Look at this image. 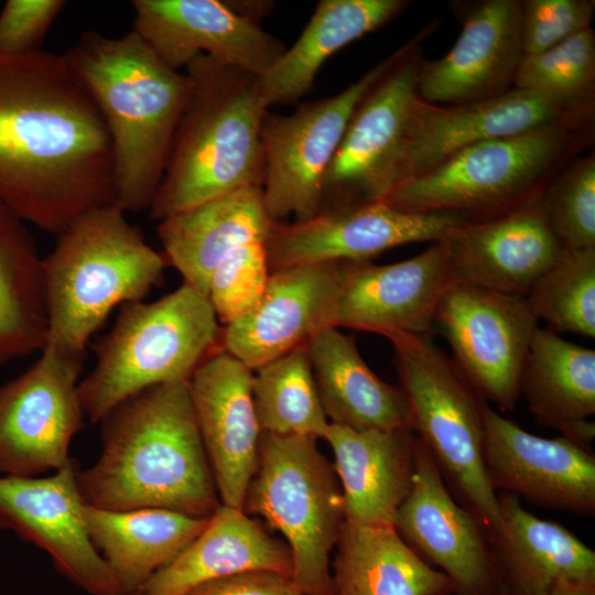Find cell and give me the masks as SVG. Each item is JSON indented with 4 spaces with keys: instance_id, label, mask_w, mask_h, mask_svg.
<instances>
[{
    "instance_id": "cell-1",
    "label": "cell",
    "mask_w": 595,
    "mask_h": 595,
    "mask_svg": "<svg viewBox=\"0 0 595 595\" xmlns=\"http://www.w3.org/2000/svg\"><path fill=\"white\" fill-rule=\"evenodd\" d=\"M0 203L54 235L116 204L106 122L64 54H0Z\"/></svg>"
},
{
    "instance_id": "cell-2",
    "label": "cell",
    "mask_w": 595,
    "mask_h": 595,
    "mask_svg": "<svg viewBox=\"0 0 595 595\" xmlns=\"http://www.w3.org/2000/svg\"><path fill=\"white\" fill-rule=\"evenodd\" d=\"M98 423L100 455L76 475L86 505L162 508L204 519L220 506L187 381L147 388Z\"/></svg>"
},
{
    "instance_id": "cell-3",
    "label": "cell",
    "mask_w": 595,
    "mask_h": 595,
    "mask_svg": "<svg viewBox=\"0 0 595 595\" xmlns=\"http://www.w3.org/2000/svg\"><path fill=\"white\" fill-rule=\"evenodd\" d=\"M64 55L106 122L116 204L149 209L190 97L188 76L167 67L133 30L120 37L83 32Z\"/></svg>"
},
{
    "instance_id": "cell-4",
    "label": "cell",
    "mask_w": 595,
    "mask_h": 595,
    "mask_svg": "<svg viewBox=\"0 0 595 595\" xmlns=\"http://www.w3.org/2000/svg\"><path fill=\"white\" fill-rule=\"evenodd\" d=\"M190 97L150 206L162 220L245 187H261L268 107L258 76L201 54L186 65Z\"/></svg>"
},
{
    "instance_id": "cell-5",
    "label": "cell",
    "mask_w": 595,
    "mask_h": 595,
    "mask_svg": "<svg viewBox=\"0 0 595 595\" xmlns=\"http://www.w3.org/2000/svg\"><path fill=\"white\" fill-rule=\"evenodd\" d=\"M125 213L117 204L88 210L43 258L45 346L79 364L110 311L141 301L167 264Z\"/></svg>"
},
{
    "instance_id": "cell-6",
    "label": "cell",
    "mask_w": 595,
    "mask_h": 595,
    "mask_svg": "<svg viewBox=\"0 0 595 595\" xmlns=\"http://www.w3.org/2000/svg\"><path fill=\"white\" fill-rule=\"evenodd\" d=\"M594 118H576L482 141L397 185L383 199L409 213H451L467 221L501 216L538 199L593 138Z\"/></svg>"
},
{
    "instance_id": "cell-7",
    "label": "cell",
    "mask_w": 595,
    "mask_h": 595,
    "mask_svg": "<svg viewBox=\"0 0 595 595\" xmlns=\"http://www.w3.org/2000/svg\"><path fill=\"white\" fill-rule=\"evenodd\" d=\"M220 332L208 299L184 283L158 301L122 304L112 328L93 345L95 368L78 382L84 414L98 423L147 388L188 381Z\"/></svg>"
},
{
    "instance_id": "cell-8",
    "label": "cell",
    "mask_w": 595,
    "mask_h": 595,
    "mask_svg": "<svg viewBox=\"0 0 595 595\" xmlns=\"http://www.w3.org/2000/svg\"><path fill=\"white\" fill-rule=\"evenodd\" d=\"M316 440L261 432L242 510L284 538L302 595H334L329 555L345 521L344 500L334 467Z\"/></svg>"
},
{
    "instance_id": "cell-9",
    "label": "cell",
    "mask_w": 595,
    "mask_h": 595,
    "mask_svg": "<svg viewBox=\"0 0 595 595\" xmlns=\"http://www.w3.org/2000/svg\"><path fill=\"white\" fill-rule=\"evenodd\" d=\"M393 364L412 429L487 533L499 528L498 498L484 461L482 401L431 334L393 333Z\"/></svg>"
},
{
    "instance_id": "cell-10",
    "label": "cell",
    "mask_w": 595,
    "mask_h": 595,
    "mask_svg": "<svg viewBox=\"0 0 595 595\" xmlns=\"http://www.w3.org/2000/svg\"><path fill=\"white\" fill-rule=\"evenodd\" d=\"M436 24L430 23L402 46L355 109L325 174L320 212L383 201L391 192L396 163L420 97L421 43Z\"/></svg>"
},
{
    "instance_id": "cell-11",
    "label": "cell",
    "mask_w": 595,
    "mask_h": 595,
    "mask_svg": "<svg viewBox=\"0 0 595 595\" xmlns=\"http://www.w3.org/2000/svg\"><path fill=\"white\" fill-rule=\"evenodd\" d=\"M401 51L402 46L333 97L303 104L286 116L266 113L262 194L275 223L289 216L304 221L320 212L325 174L355 109Z\"/></svg>"
},
{
    "instance_id": "cell-12",
    "label": "cell",
    "mask_w": 595,
    "mask_h": 595,
    "mask_svg": "<svg viewBox=\"0 0 595 595\" xmlns=\"http://www.w3.org/2000/svg\"><path fill=\"white\" fill-rule=\"evenodd\" d=\"M539 321L524 296L456 280L436 309L434 325L452 361L484 401L512 411L522 367Z\"/></svg>"
},
{
    "instance_id": "cell-13",
    "label": "cell",
    "mask_w": 595,
    "mask_h": 595,
    "mask_svg": "<svg viewBox=\"0 0 595 595\" xmlns=\"http://www.w3.org/2000/svg\"><path fill=\"white\" fill-rule=\"evenodd\" d=\"M41 351L0 386V475L34 477L65 467L84 426L77 381L83 364L46 346Z\"/></svg>"
},
{
    "instance_id": "cell-14",
    "label": "cell",
    "mask_w": 595,
    "mask_h": 595,
    "mask_svg": "<svg viewBox=\"0 0 595 595\" xmlns=\"http://www.w3.org/2000/svg\"><path fill=\"white\" fill-rule=\"evenodd\" d=\"M467 220L451 213H409L383 201L277 223L264 246L270 272L314 263L369 261L407 244L440 241Z\"/></svg>"
},
{
    "instance_id": "cell-15",
    "label": "cell",
    "mask_w": 595,
    "mask_h": 595,
    "mask_svg": "<svg viewBox=\"0 0 595 595\" xmlns=\"http://www.w3.org/2000/svg\"><path fill=\"white\" fill-rule=\"evenodd\" d=\"M72 461L48 476L0 475V528L46 552L89 595H125L91 542Z\"/></svg>"
},
{
    "instance_id": "cell-16",
    "label": "cell",
    "mask_w": 595,
    "mask_h": 595,
    "mask_svg": "<svg viewBox=\"0 0 595 595\" xmlns=\"http://www.w3.org/2000/svg\"><path fill=\"white\" fill-rule=\"evenodd\" d=\"M484 461L489 483L537 506L592 517L595 455L563 435L531 434L482 401Z\"/></svg>"
},
{
    "instance_id": "cell-17",
    "label": "cell",
    "mask_w": 595,
    "mask_h": 595,
    "mask_svg": "<svg viewBox=\"0 0 595 595\" xmlns=\"http://www.w3.org/2000/svg\"><path fill=\"white\" fill-rule=\"evenodd\" d=\"M393 528L418 554L442 569L456 595L502 592L485 527L453 499L420 437L412 487L398 508Z\"/></svg>"
},
{
    "instance_id": "cell-18",
    "label": "cell",
    "mask_w": 595,
    "mask_h": 595,
    "mask_svg": "<svg viewBox=\"0 0 595 595\" xmlns=\"http://www.w3.org/2000/svg\"><path fill=\"white\" fill-rule=\"evenodd\" d=\"M132 7L133 31L174 71L205 54L261 77L286 48L227 1L134 0Z\"/></svg>"
},
{
    "instance_id": "cell-19",
    "label": "cell",
    "mask_w": 595,
    "mask_h": 595,
    "mask_svg": "<svg viewBox=\"0 0 595 595\" xmlns=\"http://www.w3.org/2000/svg\"><path fill=\"white\" fill-rule=\"evenodd\" d=\"M456 281L442 240L400 262L351 261L331 325L381 334H431L436 309Z\"/></svg>"
},
{
    "instance_id": "cell-20",
    "label": "cell",
    "mask_w": 595,
    "mask_h": 595,
    "mask_svg": "<svg viewBox=\"0 0 595 595\" xmlns=\"http://www.w3.org/2000/svg\"><path fill=\"white\" fill-rule=\"evenodd\" d=\"M351 261L298 266L270 273L257 306L220 332V348L255 371L306 345L325 327Z\"/></svg>"
},
{
    "instance_id": "cell-21",
    "label": "cell",
    "mask_w": 595,
    "mask_h": 595,
    "mask_svg": "<svg viewBox=\"0 0 595 595\" xmlns=\"http://www.w3.org/2000/svg\"><path fill=\"white\" fill-rule=\"evenodd\" d=\"M252 375L220 348L213 350L187 381L220 504L237 509H242L255 474L261 436Z\"/></svg>"
},
{
    "instance_id": "cell-22",
    "label": "cell",
    "mask_w": 595,
    "mask_h": 595,
    "mask_svg": "<svg viewBox=\"0 0 595 595\" xmlns=\"http://www.w3.org/2000/svg\"><path fill=\"white\" fill-rule=\"evenodd\" d=\"M463 29L441 58L422 61L418 94L439 106L475 104L511 89L523 57L521 1L485 0L463 12Z\"/></svg>"
},
{
    "instance_id": "cell-23",
    "label": "cell",
    "mask_w": 595,
    "mask_h": 595,
    "mask_svg": "<svg viewBox=\"0 0 595 595\" xmlns=\"http://www.w3.org/2000/svg\"><path fill=\"white\" fill-rule=\"evenodd\" d=\"M576 118L594 115L571 111L540 94L519 88L461 106L433 105L419 97L396 163L392 190L475 143Z\"/></svg>"
},
{
    "instance_id": "cell-24",
    "label": "cell",
    "mask_w": 595,
    "mask_h": 595,
    "mask_svg": "<svg viewBox=\"0 0 595 595\" xmlns=\"http://www.w3.org/2000/svg\"><path fill=\"white\" fill-rule=\"evenodd\" d=\"M442 241L456 280L521 296L564 250L540 197L495 218L466 221Z\"/></svg>"
},
{
    "instance_id": "cell-25",
    "label": "cell",
    "mask_w": 595,
    "mask_h": 595,
    "mask_svg": "<svg viewBox=\"0 0 595 595\" xmlns=\"http://www.w3.org/2000/svg\"><path fill=\"white\" fill-rule=\"evenodd\" d=\"M323 439L334 454L345 520L393 527L413 483L419 443L414 430L356 431L329 423Z\"/></svg>"
},
{
    "instance_id": "cell-26",
    "label": "cell",
    "mask_w": 595,
    "mask_h": 595,
    "mask_svg": "<svg viewBox=\"0 0 595 595\" xmlns=\"http://www.w3.org/2000/svg\"><path fill=\"white\" fill-rule=\"evenodd\" d=\"M497 498L500 523L488 541L506 595H548L561 580L595 577V552L574 533L536 517L515 495Z\"/></svg>"
},
{
    "instance_id": "cell-27",
    "label": "cell",
    "mask_w": 595,
    "mask_h": 595,
    "mask_svg": "<svg viewBox=\"0 0 595 595\" xmlns=\"http://www.w3.org/2000/svg\"><path fill=\"white\" fill-rule=\"evenodd\" d=\"M277 223L270 217L261 187H245L212 198L159 221L158 236L166 263L184 284L207 298L209 278L232 249L266 242Z\"/></svg>"
},
{
    "instance_id": "cell-28",
    "label": "cell",
    "mask_w": 595,
    "mask_h": 595,
    "mask_svg": "<svg viewBox=\"0 0 595 595\" xmlns=\"http://www.w3.org/2000/svg\"><path fill=\"white\" fill-rule=\"evenodd\" d=\"M250 571L292 576L290 550L242 509L220 504L201 533L133 595H185L201 584Z\"/></svg>"
},
{
    "instance_id": "cell-29",
    "label": "cell",
    "mask_w": 595,
    "mask_h": 595,
    "mask_svg": "<svg viewBox=\"0 0 595 595\" xmlns=\"http://www.w3.org/2000/svg\"><path fill=\"white\" fill-rule=\"evenodd\" d=\"M306 347L329 423L356 431L412 428L401 387L383 381L368 367L354 337L328 326Z\"/></svg>"
},
{
    "instance_id": "cell-30",
    "label": "cell",
    "mask_w": 595,
    "mask_h": 595,
    "mask_svg": "<svg viewBox=\"0 0 595 595\" xmlns=\"http://www.w3.org/2000/svg\"><path fill=\"white\" fill-rule=\"evenodd\" d=\"M529 412L584 446L595 437V350L538 327L519 382Z\"/></svg>"
},
{
    "instance_id": "cell-31",
    "label": "cell",
    "mask_w": 595,
    "mask_h": 595,
    "mask_svg": "<svg viewBox=\"0 0 595 595\" xmlns=\"http://www.w3.org/2000/svg\"><path fill=\"white\" fill-rule=\"evenodd\" d=\"M89 538L125 595H133L204 529L208 518L162 508L112 511L84 505Z\"/></svg>"
},
{
    "instance_id": "cell-32",
    "label": "cell",
    "mask_w": 595,
    "mask_h": 595,
    "mask_svg": "<svg viewBox=\"0 0 595 595\" xmlns=\"http://www.w3.org/2000/svg\"><path fill=\"white\" fill-rule=\"evenodd\" d=\"M332 573L334 595H456L393 527L344 521Z\"/></svg>"
},
{
    "instance_id": "cell-33",
    "label": "cell",
    "mask_w": 595,
    "mask_h": 595,
    "mask_svg": "<svg viewBox=\"0 0 595 595\" xmlns=\"http://www.w3.org/2000/svg\"><path fill=\"white\" fill-rule=\"evenodd\" d=\"M405 6L403 0L320 1L294 44L259 77L266 106L304 97L328 57L396 18Z\"/></svg>"
},
{
    "instance_id": "cell-34",
    "label": "cell",
    "mask_w": 595,
    "mask_h": 595,
    "mask_svg": "<svg viewBox=\"0 0 595 595\" xmlns=\"http://www.w3.org/2000/svg\"><path fill=\"white\" fill-rule=\"evenodd\" d=\"M46 335L43 259L24 221L0 203V367L42 350Z\"/></svg>"
},
{
    "instance_id": "cell-35",
    "label": "cell",
    "mask_w": 595,
    "mask_h": 595,
    "mask_svg": "<svg viewBox=\"0 0 595 595\" xmlns=\"http://www.w3.org/2000/svg\"><path fill=\"white\" fill-rule=\"evenodd\" d=\"M252 399L261 432L323 439L329 424L306 345L256 369Z\"/></svg>"
},
{
    "instance_id": "cell-36",
    "label": "cell",
    "mask_w": 595,
    "mask_h": 595,
    "mask_svg": "<svg viewBox=\"0 0 595 595\" xmlns=\"http://www.w3.org/2000/svg\"><path fill=\"white\" fill-rule=\"evenodd\" d=\"M513 88L540 94L574 112L594 115L593 29H585L543 52L523 55Z\"/></svg>"
},
{
    "instance_id": "cell-37",
    "label": "cell",
    "mask_w": 595,
    "mask_h": 595,
    "mask_svg": "<svg viewBox=\"0 0 595 595\" xmlns=\"http://www.w3.org/2000/svg\"><path fill=\"white\" fill-rule=\"evenodd\" d=\"M554 333L595 337V248L563 250L524 296Z\"/></svg>"
},
{
    "instance_id": "cell-38",
    "label": "cell",
    "mask_w": 595,
    "mask_h": 595,
    "mask_svg": "<svg viewBox=\"0 0 595 595\" xmlns=\"http://www.w3.org/2000/svg\"><path fill=\"white\" fill-rule=\"evenodd\" d=\"M540 202L549 225L570 250L595 248V155L576 158L543 190Z\"/></svg>"
},
{
    "instance_id": "cell-39",
    "label": "cell",
    "mask_w": 595,
    "mask_h": 595,
    "mask_svg": "<svg viewBox=\"0 0 595 595\" xmlns=\"http://www.w3.org/2000/svg\"><path fill=\"white\" fill-rule=\"evenodd\" d=\"M264 244L252 241L238 246L214 269L207 299L219 323L228 325L239 320L261 300L271 273Z\"/></svg>"
},
{
    "instance_id": "cell-40",
    "label": "cell",
    "mask_w": 595,
    "mask_h": 595,
    "mask_svg": "<svg viewBox=\"0 0 595 595\" xmlns=\"http://www.w3.org/2000/svg\"><path fill=\"white\" fill-rule=\"evenodd\" d=\"M594 3L589 0L521 1L523 54L543 52L591 28Z\"/></svg>"
},
{
    "instance_id": "cell-41",
    "label": "cell",
    "mask_w": 595,
    "mask_h": 595,
    "mask_svg": "<svg viewBox=\"0 0 595 595\" xmlns=\"http://www.w3.org/2000/svg\"><path fill=\"white\" fill-rule=\"evenodd\" d=\"M67 6L64 0H8L0 12V54L24 56L41 45L55 19Z\"/></svg>"
},
{
    "instance_id": "cell-42",
    "label": "cell",
    "mask_w": 595,
    "mask_h": 595,
    "mask_svg": "<svg viewBox=\"0 0 595 595\" xmlns=\"http://www.w3.org/2000/svg\"><path fill=\"white\" fill-rule=\"evenodd\" d=\"M185 595H302L292 576L250 571L201 584Z\"/></svg>"
},
{
    "instance_id": "cell-43",
    "label": "cell",
    "mask_w": 595,
    "mask_h": 595,
    "mask_svg": "<svg viewBox=\"0 0 595 595\" xmlns=\"http://www.w3.org/2000/svg\"><path fill=\"white\" fill-rule=\"evenodd\" d=\"M548 595H595V577L561 580Z\"/></svg>"
},
{
    "instance_id": "cell-44",
    "label": "cell",
    "mask_w": 595,
    "mask_h": 595,
    "mask_svg": "<svg viewBox=\"0 0 595 595\" xmlns=\"http://www.w3.org/2000/svg\"><path fill=\"white\" fill-rule=\"evenodd\" d=\"M229 7L241 17L258 24V21L270 13L272 2L267 1H227Z\"/></svg>"
},
{
    "instance_id": "cell-45",
    "label": "cell",
    "mask_w": 595,
    "mask_h": 595,
    "mask_svg": "<svg viewBox=\"0 0 595 595\" xmlns=\"http://www.w3.org/2000/svg\"><path fill=\"white\" fill-rule=\"evenodd\" d=\"M496 595H506V594L501 592V593H498V594H496Z\"/></svg>"
}]
</instances>
